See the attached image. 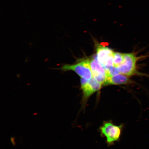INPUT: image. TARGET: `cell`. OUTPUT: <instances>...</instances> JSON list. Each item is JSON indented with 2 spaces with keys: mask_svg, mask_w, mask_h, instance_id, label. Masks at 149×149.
<instances>
[{
  "mask_svg": "<svg viewBox=\"0 0 149 149\" xmlns=\"http://www.w3.org/2000/svg\"><path fill=\"white\" fill-rule=\"evenodd\" d=\"M124 54L120 52H114L113 55V66L117 67L122 64L124 61Z\"/></svg>",
  "mask_w": 149,
  "mask_h": 149,
  "instance_id": "ba28073f",
  "label": "cell"
},
{
  "mask_svg": "<svg viewBox=\"0 0 149 149\" xmlns=\"http://www.w3.org/2000/svg\"><path fill=\"white\" fill-rule=\"evenodd\" d=\"M102 85L93 77L89 81L81 78V88L82 91L81 111H85L89 98L95 93L100 90Z\"/></svg>",
  "mask_w": 149,
  "mask_h": 149,
  "instance_id": "7a4b0ae2",
  "label": "cell"
},
{
  "mask_svg": "<svg viewBox=\"0 0 149 149\" xmlns=\"http://www.w3.org/2000/svg\"><path fill=\"white\" fill-rule=\"evenodd\" d=\"M105 70H107L109 77H112V76L116 75L119 73L116 67L114 66L108 67Z\"/></svg>",
  "mask_w": 149,
  "mask_h": 149,
  "instance_id": "9c48e42d",
  "label": "cell"
},
{
  "mask_svg": "<svg viewBox=\"0 0 149 149\" xmlns=\"http://www.w3.org/2000/svg\"><path fill=\"white\" fill-rule=\"evenodd\" d=\"M97 58L105 68L113 66V58L114 52L110 48L100 44L97 45Z\"/></svg>",
  "mask_w": 149,
  "mask_h": 149,
  "instance_id": "5b68a950",
  "label": "cell"
},
{
  "mask_svg": "<svg viewBox=\"0 0 149 149\" xmlns=\"http://www.w3.org/2000/svg\"><path fill=\"white\" fill-rule=\"evenodd\" d=\"M88 60L93 77L104 86L109 77L107 70L98 61L94 59Z\"/></svg>",
  "mask_w": 149,
  "mask_h": 149,
  "instance_id": "8992f818",
  "label": "cell"
},
{
  "mask_svg": "<svg viewBox=\"0 0 149 149\" xmlns=\"http://www.w3.org/2000/svg\"><path fill=\"white\" fill-rule=\"evenodd\" d=\"M144 56L137 57L133 53L124 54V61L120 66L117 67L119 73L128 76H131L136 74L143 75L138 72L137 63L139 59Z\"/></svg>",
  "mask_w": 149,
  "mask_h": 149,
  "instance_id": "277c9868",
  "label": "cell"
},
{
  "mask_svg": "<svg viewBox=\"0 0 149 149\" xmlns=\"http://www.w3.org/2000/svg\"><path fill=\"white\" fill-rule=\"evenodd\" d=\"M131 80L128 76L122 74L109 77L104 86L126 85L131 83Z\"/></svg>",
  "mask_w": 149,
  "mask_h": 149,
  "instance_id": "52a82bcc",
  "label": "cell"
},
{
  "mask_svg": "<svg viewBox=\"0 0 149 149\" xmlns=\"http://www.w3.org/2000/svg\"><path fill=\"white\" fill-rule=\"evenodd\" d=\"M58 70L63 72L72 71L81 78L88 81L93 77L88 59H78L74 64H63Z\"/></svg>",
  "mask_w": 149,
  "mask_h": 149,
  "instance_id": "3957f363",
  "label": "cell"
},
{
  "mask_svg": "<svg viewBox=\"0 0 149 149\" xmlns=\"http://www.w3.org/2000/svg\"><path fill=\"white\" fill-rule=\"evenodd\" d=\"M124 125H117L111 120L105 121L99 128L100 135L105 137L108 146H111L120 140Z\"/></svg>",
  "mask_w": 149,
  "mask_h": 149,
  "instance_id": "6da1fadb",
  "label": "cell"
}]
</instances>
